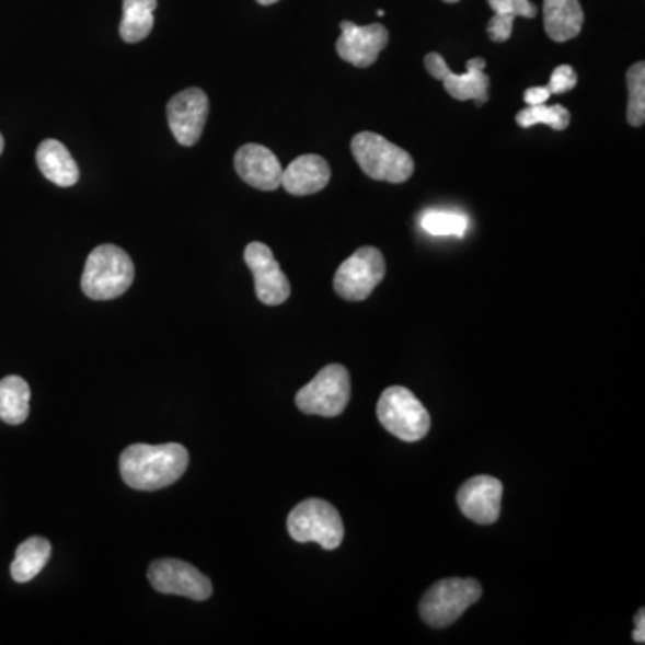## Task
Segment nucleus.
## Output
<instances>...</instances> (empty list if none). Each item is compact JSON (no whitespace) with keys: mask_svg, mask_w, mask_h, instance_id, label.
<instances>
[{"mask_svg":"<svg viewBox=\"0 0 645 645\" xmlns=\"http://www.w3.org/2000/svg\"><path fill=\"white\" fill-rule=\"evenodd\" d=\"M118 467L129 488L154 492L182 477L188 467V452L180 444L131 445L124 450Z\"/></svg>","mask_w":645,"mask_h":645,"instance_id":"obj_1","label":"nucleus"},{"mask_svg":"<svg viewBox=\"0 0 645 645\" xmlns=\"http://www.w3.org/2000/svg\"><path fill=\"white\" fill-rule=\"evenodd\" d=\"M135 280L134 261L123 247L103 244L84 264L81 289L90 300H114L128 291Z\"/></svg>","mask_w":645,"mask_h":645,"instance_id":"obj_2","label":"nucleus"},{"mask_svg":"<svg viewBox=\"0 0 645 645\" xmlns=\"http://www.w3.org/2000/svg\"><path fill=\"white\" fill-rule=\"evenodd\" d=\"M352 153L366 176L377 182L404 183L413 176L411 154L373 131L355 135Z\"/></svg>","mask_w":645,"mask_h":645,"instance_id":"obj_3","label":"nucleus"},{"mask_svg":"<svg viewBox=\"0 0 645 645\" xmlns=\"http://www.w3.org/2000/svg\"><path fill=\"white\" fill-rule=\"evenodd\" d=\"M481 596L483 587L475 579H441L425 591L419 601V615L430 627H449L464 611L475 604Z\"/></svg>","mask_w":645,"mask_h":645,"instance_id":"obj_4","label":"nucleus"},{"mask_svg":"<svg viewBox=\"0 0 645 645\" xmlns=\"http://www.w3.org/2000/svg\"><path fill=\"white\" fill-rule=\"evenodd\" d=\"M287 531L298 543H320L325 551L339 548L345 526L339 511L321 498H307L287 518Z\"/></svg>","mask_w":645,"mask_h":645,"instance_id":"obj_5","label":"nucleus"},{"mask_svg":"<svg viewBox=\"0 0 645 645\" xmlns=\"http://www.w3.org/2000/svg\"><path fill=\"white\" fill-rule=\"evenodd\" d=\"M377 416L382 427L402 441H419L430 430L429 411L402 385H393L380 394Z\"/></svg>","mask_w":645,"mask_h":645,"instance_id":"obj_6","label":"nucleus"},{"mask_svg":"<svg viewBox=\"0 0 645 645\" xmlns=\"http://www.w3.org/2000/svg\"><path fill=\"white\" fill-rule=\"evenodd\" d=\"M350 396V373L345 366L331 365L298 391L296 405L301 413L334 418L346 410Z\"/></svg>","mask_w":645,"mask_h":645,"instance_id":"obj_7","label":"nucleus"},{"mask_svg":"<svg viewBox=\"0 0 645 645\" xmlns=\"http://www.w3.org/2000/svg\"><path fill=\"white\" fill-rule=\"evenodd\" d=\"M385 262L377 247H360L341 264L334 276V289L348 301L370 298L375 287L384 280Z\"/></svg>","mask_w":645,"mask_h":645,"instance_id":"obj_8","label":"nucleus"},{"mask_svg":"<svg viewBox=\"0 0 645 645\" xmlns=\"http://www.w3.org/2000/svg\"><path fill=\"white\" fill-rule=\"evenodd\" d=\"M151 587L160 594L182 596L193 601H207L212 596V583L191 563L165 557L151 563L148 571Z\"/></svg>","mask_w":645,"mask_h":645,"instance_id":"obj_9","label":"nucleus"},{"mask_svg":"<svg viewBox=\"0 0 645 645\" xmlns=\"http://www.w3.org/2000/svg\"><path fill=\"white\" fill-rule=\"evenodd\" d=\"M486 61L483 58H472L467 64L464 74H456L450 70L449 65L445 61L444 56L438 53H430L425 58V69L434 79L444 83L445 90L458 101H470L473 99L477 106L488 103L489 99V78L484 72Z\"/></svg>","mask_w":645,"mask_h":645,"instance_id":"obj_10","label":"nucleus"},{"mask_svg":"<svg viewBox=\"0 0 645 645\" xmlns=\"http://www.w3.org/2000/svg\"><path fill=\"white\" fill-rule=\"evenodd\" d=\"M244 261L255 278L256 298L264 306H281L284 301L289 300L291 284L281 272L280 264L276 262L269 246L262 244V242L247 244L244 250Z\"/></svg>","mask_w":645,"mask_h":645,"instance_id":"obj_11","label":"nucleus"},{"mask_svg":"<svg viewBox=\"0 0 645 645\" xmlns=\"http://www.w3.org/2000/svg\"><path fill=\"white\" fill-rule=\"evenodd\" d=\"M388 42L390 33L382 24L357 25L350 20H343L335 49L348 64L366 69L377 61Z\"/></svg>","mask_w":645,"mask_h":645,"instance_id":"obj_12","label":"nucleus"},{"mask_svg":"<svg viewBox=\"0 0 645 645\" xmlns=\"http://www.w3.org/2000/svg\"><path fill=\"white\" fill-rule=\"evenodd\" d=\"M208 97L201 89H187L174 95L168 104L169 128L185 148H193L201 138L207 124Z\"/></svg>","mask_w":645,"mask_h":645,"instance_id":"obj_13","label":"nucleus"},{"mask_svg":"<svg viewBox=\"0 0 645 645\" xmlns=\"http://www.w3.org/2000/svg\"><path fill=\"white\" fill-rule=\"evenodd\" d=\"M503 493L504 486L498 479L477 475L459 488L458 506L472 522L489 526L500 517Z\"/></svg>","mask_w":645,"mask_h":645,"instance_id":"obj_14","label":"nucleus"},{"mask_svg":"<svg viewBox=\"0 0 645 645\" xmlns=\"http://www.w3.org/2000/svg\"><path fill=\"white\" fill-rule=\"evenodd\" d=\"M235 171L242 182L247 185L272 193L281 185V163L272 149L258 146V143H246L239 148L235 153Z\"/></svg>","mask_w":645,"mask_h":645,"instance_id":"obj_15","label":"nucleus"},{"mask_svg":"<svg viewBox=\"0 0 645 645\" xmlns=\"http://www.w3.org/2000/svg\"><path fill=\"white\" fill-rule=\"evenodd\" d=\"M331 165L318 154H303L281 173V187L292 196H311L331 182Z\"/></svg>","mask_w":645,"mask_h":645,"instance_id":"obj_16","label":"nucleus"},{"mask_svg":"<svg viewBox=\"0 0 645 645\" xmlns=\"http://www.w3.org/2000/svg\"><path fill=\"white\" fill-rule=\"evenodd\" d=\"M36 163L49 182L58 187H72L79 182V168L69 149L55 138H47L39 143Z\"/></svg>","mask_w":645,"mask_h":645,"instance_id":"obj_17","label":"nucleus"},{"mask_svg":"<svg viewBox=\"0 0 645 645\" xmlns=\"http://www.w3.org/2000/svg\"><path fill=\"white\" fill-rule=\"evenodd\" d=\"M585 13L579 0H543V24L549 38L568 42L583 30Z\"/></svg>","mask_w":645,"mask_h":645,"instance_id":"obj_18","label":"nucleus"},{"mask_svg":"<svg viewBox=\"0 0 645 645\" xmlns=\"http://www.w3.org/2000/svg\"><path fill=\"white\" fill-rule=\"evenodd\" d=\"M50 543L45 538H27L16 549L15 560L11 563V577L16 583L33 581L50 560Z\"/></svg>","mask_w":645,"mask_h":645,"instance_id":"obj_19","label":"nucleus"},{"mask_svg":"<svg viewBox=\"0 0 645 645\" xmlns=\"http://www.w3.org/2000/svg\"><path fill=\"white\" fill-rule=\"evenodd\" d=\"M30 384L11 375L0 380V419L4 424H24L30 416Z\"/></svg>","mask_w":645,"mask_h":645,"instance_id":"obj_20","label":"nucleus"},{"mask_svg":"<svg viewBox=\"0 0 645 645\" xmlns=\"http://www.w3.org/2000/svg\"><path fill=\"white\" fill-rule=\"evenodd\" d=\"M157 0H123L120 36L128 44L148 38L153 31Z\"/></svg>","mask_w":645,"mask_h":645,"instance_id":"obj_21","label":"nucleus"},{"mask_svg":"<svg viewBox=\"0 0 645 645\" xmlns=\"http://www.w3.org/2000/svg\"><path fill=\"white\" fill-rule=\"evenodd\" d=\"M517 124L520 128H532L537 124H548L549 128L563 131L571 124V112L563 104L528 106L522 112H518Z\"/></svg>","mask_w":645,"mask_h":645,"instance_id":"obj_22","label":"nucleus"},{"mask_svg":"<svg viewBox=\"0 0 645 645\" xmlns=\"http://www.w3.org/2000/svg\"><path fill=\"white\" fill-rule=\"evenodd\" d=\"M422 228L434 237H464L469 230V217L452 210H427L419 221Z\"/></svg>","mask_w":645,"mask_h":645,"instance_id":"obj_23","label":"nucleus"},{"mask_svg":"<svg viewBox=\"0 0 645 645\" xmlns=\"http://www.w3.org/2000/svg\"><path fill=\"white\" fill-rule=\"evenodd\" d=\"M627 123L641 128L645 123V64L638 61L627 70Z\"/></svg>","mask_w":645,"mask_h":645,"instance_id":"obj_24","label":"nucleus"},{"mask_svg":"<svg viewBox=\"0 0 645 645\" xmlns=\"http://www.w3.org/2000/svg\"><path fill=\"white\" fill-rule=\"evenodd\" d=\"M493 13L498 16L515 20L517 16L523 19H534L538 10L531 0H488Z\"/></svg>","mask_w":645,"mask_h":645,"instance_id":"obj_25","label":"nucleus"},{"mask_svg":"<svg viewBox=\"0 0 645 645\" xmlns=\"http://www.w3.org/2000/svg\"><path fill=\"white\" fill-rule=\"evenodd\" d=\"M576 84V70L572 69L571 65H560L552 70L548 89L551 90V94H565V92H571Z\"/></svg>","mask_w":645,"mask_h":645,"instance_id":"obj_26","label":"nucleus"},{"mask_svg":"<svg viewBox=\"0 0 645 645\" xmlns=\"http://www.w3.org/2000/svg\"><path fill=\"white\" fill-rule=\"evenodd\" d=\"M551 95V90H549L548 87H531V89L526 90L523 101H526L529 106H538V104L548 103Z\"/></svg>","mask_w":645,"mask_h":645,"instance_id":"obj_27","label":"nucleus"},{"mask_svg":"<svg viewBox=\"0 0 645 645\" xmlns=\"http://www.w3.org/2000/svg\"><path fill=\"white\" fill-rule=\"evenodd\" d=\"M633 641L636 644H644L645 642V611L641 610L635 617V633H633Z\"/></svg>","mask_w":645,"mask_h":645,"instance_id":"obj_28","label":"nucleus"},{"mask_svg":"<svg viewBox=\"0 0 645 645\" xmlns=\"http://www.w3.org/2000/svg\"><path fill=\"white\" fill-rule=\"evenodd\" d=\"M256 2H258V4H262V5H272V4H276V2H278V0H256Z\"/></svg>","mask_w":645,"mask_h":645,"instance_id":"obj_29","label":"nucleus"},{"mask_svg":"<svg viewBox=\"0 0 645 645\" xmlns=\"http://www.w3.org/2000/svg\"><path fill=\"white\" fill-rule=\"evenodd\" d=\"M2 151H4V137L0 135V154H2Z\"/></svg>","mask_w":645,"mask_h":645,"instance_id":"obj_30","label":"nucleus"},{"mask_svg":"<svg viewBox=\"0 0 645 645\" xmlns=\"http://www.w3.org/2000/svg\"><path fill=\"white\" fill-rule=\"evenodd\" d=\"M444 2H447V4H456L459 0H444Z\"/></svg>","mask_w":645,"mask_h":645,"instance_id":"obj_31","label":"nucleus"},{"mask_svg":"<svg viewBox=\"0 0 645 645\" xmlns=\"http://www.w3.org/2000/svg\"><path fill=\"white\" fill-rule=\"evenodd\" d=\"M377 15L384 16L385 15L384 10L377 11Z\"/></svg>","mask_w":645,"mask_h":645,"instance_id":"obj_32","label":"nucleus"}]
</instances>
